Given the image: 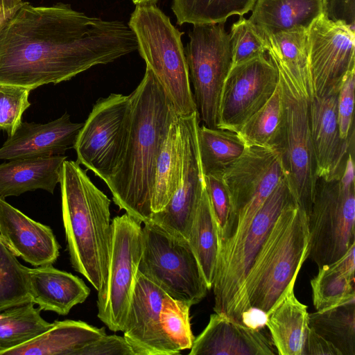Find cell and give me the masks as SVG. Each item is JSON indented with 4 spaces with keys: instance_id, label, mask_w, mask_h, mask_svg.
<instances>
[{
    "instance_id": "cell-15",
    "label": "cell",
    "mask_w": 355,
    "mask_h": 355,
    "mask_svg": "<svg viewBox=\"0 0 355 355\" xmlns=\"http://www.w3.org/2000/svg\"><path fill=\"white\" fill-rule=\"evenodd\" d=\"M200 122L197 112L179 116L182 158L180 183L166 206L153 214L149 220L171 236L187 241L205 187L198 144Z\"/></svg>"
},
{
    "instance_id": "cell-28",
    "label": "cell",
    "mask_w": 355,
    "mask_h": 355,
    "mask_svg": "<svg viewBox=\"0 0 355 355\" xmlns=\"http://www.w3.org/2000/svg\"><path fill=\"white\" fill-rule=\"evenodd\" d=\"M264 34L269 44L267 53L282 63L311 101L314 90L309 65L308 29L297 28Z\"/></svg>"
},
{
    "instance_id": "cell-31",
    "label": "cell",
    "mask_w": 355,
    "mask_h": 355,
    "mask_svg": "<svg viewBox=\"0 0 355 355\" xmlns=\"http://www.w3.org/2000/svg\"><path fill=\"white\" fill-rule=\"evenodd\" d=\"M188 242L198 260L208 290L213 286L219 247L218 232L205 187L190 230Z\"/></svg>"
},
{
    "instance_id": "cell-5",
    "label": "cell",
    "mask_w": 355,
    "mask_h": 355,
    "mask_svg": "<svg viewBox=\"0 0 355 355\" xmlns=\"http://www.w3.org/2000/svg\"><path fill=\"white\" fill-rule=\"evenodd\" d=\"M295 202L286 177L277 184L243 232L220 243L213 284L214 310L241 323V314L250 306L244 291L246 275L276 218Z\"/></svg>"
},
{
    "instance_id": "cell-11",
    "label": "cell",
    "mask_w": 355,
    "mask_h": 355,
    "mask_svg": "<svg viewBox=\"0 0 355 355\" xmlns=\"http://www.w3.org/2000/svg\"><path fill=\"white\" fill-rule=\"evenodd\" d=\"M111 224L108 275L97 291V316L111 331H123L142 252V227L140 220L126 212Z\"/></svg>"
},
{
    "instance_id": "cell-8",
    "label": "cell",
    "mask_w": 355,
    "mask_h": 355,
    "mask_svg": "<svg viewBox=\"0 0 355 355\" xmlns=\"http://www.w3.org/2000/svg\"><path fill=\"white\" fill-rule=\"evenodd\" d=\"M144 224L138 271L170 297L191 306L199 303L208 288L188 241L171 236L151 221Z\"/></svg>"
},
{
    "instance_id": "cell-1",
    "label": "cell",
    "mask_w": 355,
    "mask_h": 355,
    "mask_svg": "<svg viewBox=\"0 0 355 355\" xmlns=\"http://www.w3.org/2000/svg\"><path fill=\"white\" fill-rule=\"evenodd\" d=\"M137 49L123 21L88 16L64 3L24 2L0 20V84L31 90L55 85Z\"/></svg>"
},
{
    "instance_id": "cell-45",
    "label": "cell",
    "mask_w": 355,
    "mask_h": 355,
    "mask_svg": "<svg viewBox=\"0 0 355 355\" xmlns=\"http://www.w3.org/2000/svg\"><path fill=\"white\" fill-rule=\"evenodd\" d=\"M267 314L262 310L250 306L241 314V322L243 325L257 330H261L266 324Z\"/></svg>"
},
{
    "instance_id": "cell-29",
    "label": "cell",
    "mask_w": 355,
    "mask_h": 355,
    "mask_svg": "<svg viewBox=\"0 0 355 355\" xmlns=\"http://www.w3.org/2000/svg\"><path fill=\"white\" fill-rule=\"evenodd\" d=\"M284 124V107L279 81L274 93L266 103L252 115L236 132L245 146H257L281 151Z\"/></svg>"
},
{
    "instance_id": "cell-37",
    "label": "cell",
    "mask_w": 355,
    "mask_h": 355,
    "mask_svg": "<svg viewBox=\"0 0 355 355\" xmlns=\"http://www.w3.org/2000/svg\"><path fill=\"white\" fill-rule=\"evenodd\" d=\"M229 35L232 56L231 68L267 54L269 44L266 35L249 19L241 16L239 19L232 25Z\"/></svg>"
},
{
    "instance_id": "cell-14",
    "label": "cell",
    "mask_w": 355,
    "mask_h": 355,
    "mask_svg": "<svg viewBox=\"0 0 355 355\" xmlns=\"http://www.w3.org/2000/svg\"><path fill=\"white\" fill-rule=\"evenodd\" d=\"M279 79L268 54L231 68L221 91L217 128L237 132L270 99Z\"/></svg>"
},
{
    "instance_id": "cell-17",
    "label": "cell",
    "mask_w": 355,
    "mask_h": 355,
    "mask_svg": "<svg viewBox=\"0 0 355 355\" xmlns=\"http://www.w3.org/2000/svg\"><path fill=\"white\" fill-rule=\"evenodd\" d=\"M168 295L139 271L126 315L123 336L135 355H175L181 350L164 331L161 321Z\"/></svg>"
},
{
    "instance_id": "cell-30",
    "label": "cell",
    "mask_w": 355,
    "mask_h": 355,
    "mask_svg": "<svg viewBox=\"0 0 355 355\" xmlns=\"http://www.w3.org/2000/svg\"><path fill=\"white\" fill-rule=\"evenodd\" d=\"M178 121L171 125L157 159L151 198L153 214L166 206L180 183L182 158Z\"/></svg>"
},
{
    "instance_id": "cell-47",
    "label": "cell",
    "mask_w": 355,
    "mask_h": 355,
    "mask_svg": "<svg viewBox=\"0 0 355 355\" xmlns=\"http://www.w3.org/2000/svg\"><path fill=\"white\" fill-rule=\"evenodd\" d=\"M135 5L144 3H156L159 0H131Z\"/></svg>"
},
{
    "instance_id": "cell-35",
    "label": "cell",
    "mask_w": 355,
    "mask_h": 355,
    "mask_svg": "<svg viewBox=\"0 0 355 355\" xmlns=\"http://www.w3.org/2000/svg\"><path fill=\"white\" fill-rule=\"evenodd\" d=\"M257 0H172L177 24L225 23L230 17L252 10Z\"/></svg>"
},
{
    "instance_id": "cell-2",
    "label": "cell",
    "mask_w": 355,
    "mask_h": 355,
    "mask_svg": "<svg viewBox=\"0 0 355 355\" xmlns=\"http://www.w3.org/2000/svg\"><path fill=\"white\" fill-rule=\"evenodd\" d=\"M127 134L119 160L105 182L120 209L143 223L150 220L156 162L171 125L178 120L173 105L152 71L128 95Z\"/></svg>"
},
{
    "instance_id": "cell-18",
    "label": "cell",
    "mask_w": 355,
    "mask_h": 355,
    "mask_svg": "<svg viewBox=\"0 0 355 355\" xmlns=\"http://www.w3.org/2000/svg\"><path fill=\"white\" fill-rule=\"evenodd\" d=\"M338 94L309 102V127L317 178L340 179L345 171L354 136L340 137L337 113Z\"/></svg>"
},
{
    "instance_id": "cell-34",
    "label": "cell",
    "mask_w": 355,
    "mask_h": 355,
    "mask_svg": "<svg viewBox=\"0 0 355 355\" xmlns=\"http://www.w3.org/2000/svg\"><path fill=\"white\" fill-rule=\"evenodd\" d=\"M309 324L342 355H355V300L309 313Z\"/></svg>"
},
{
    "instance_id": "cell-12",
    "label": "cell",
    "mask_w": 355,
    "mask_h": 355,
    "mask_svg": "<svg viewBox=\"0 0 355 355\" xmlns=\"http://www.w3.org/2000/svg\"><path fill=\"white\" fill-rule=\"evenodd\" d=\"M130 108L129 96L112 93L98 99L73 146L77 155L76 162L105 182L122 152Z\"/></svg>"
},
{
    "instance_id": "cell-26",
    "label": "cell",
    "mask_w": 355,
    "mask_h": 355,
    "mask_svg": "<svg viewBox=\"0 0 355 355\" xmlns=\"http://www.w3.org/2000/svg\"><path fill=\"white\" fill-rule=\"evenodd\" d=\"M355 243L335 262L319 267L311 280L316 311L355 300Z\"/></svg>"
},
{
    "instance_id": "cell-40",
    "label": "cell",
    "mask_w": 355,
    "mask_h": 355,
    "mask_svg": "<svg viewBox=\"0 0 355 355\" xmlns=\"http://www.w3.org/2000/svg\"><path fill=\"white\" fill-rule=\"evenodd\" d=\"M205 188L216 222L219 244L228 237L234 218V210L222 174L204 175Z\"/></svg>"
},
{
    "instance_id": "cell-25",
    "label": "cell",
    "mask_w": 355,
    "mask_h": 355,
    "mask_svg": "<svg viewBox=\"0 0 355 355\" xmlns=\"http://www.w3.org/2000/svg\"><path fill=\"white\" fill-rule=\"evenodd\" d=\"M294 287L291 286L267 314L266 326L279 355H302L309 329L307 306L297 299Z\"/></svg>"
},
{
    "instance_id": "cell-3",
    "label": "cell",
    "mask_w": 355,
    "mask_h": 355,
    "mask_svg": "<svg viewBox=\"0 0 355 355\" xmlns=\"http://www.w3.org/2000/svg\"><path fill=\"white\" fill-rule=\"evenodd\" d=\"M59 184L71 263L98 291L108 275L111 200L74 161L64 162Z\"/></svg>"
},
{
    "instance_id": "cell-39",
    "label": "cell",
    "mask_w": 355,
    "mask_h": 355,
    "mask_svg": "<svg viewBox=\"0 0 355 355\" xmlns=\"http://www.w3.org/2000/svg\"><path fill=\"white\" fill-rule=\"evenodd\" d=\"M30 89L0 84V130L12 136L22 123L24 112L31 106Z\"/></svg>"
},
{
    "instance_id": "cell-6",
    "label": "cell",
    "mask_w": 355,
    "mask_h": 355,
    "mask_svg": "<svg viewBox=\"0 0 355 355\" xmlns=\"http://www.w3.org/2000/svg\"><path fill=\"white\" fill-rule=\"evenodd\" d=\"M138 49L178 116L197 112L180 32L156 3L136 5L128 24Z\"/></svg>"
},
{
    "instance_id": "cell-9",
    "label": "cell",
    "mask_w": 355,
    "mask_h": 355,
    "mask_svg": "<svg viewBox=\"0 0 355 355\" xmlns=\"http://www.w3.org/2000/svg\"><path fill=\"white\" fill-rule=\"evenodd\" d=\"M268 55L279 71L284 107V135L281 150L286 179L297 206L309 216L317 177L309 127V100L276 58Z\"/></svg>"
},
{
    "instance_id": "cell-44",
    "label": "cell",
    "mask_w": 355,
    "mask_h": 355,
    "mask_svg": "<svg viewBox=\"0 0 355 355\" xmlns=\"http://www.w3.org/2000/svg\"><path fill=\"white\" fill-rule=\"evenodd\" d=\"M302 355H342L330 342L309 327L302 351Z\"/></svg>"
},
{
    "instance_id": "cell-13",
    "label": "cell",
    "mask_w": 355,
    "mask_h": 355,
    "mask_svg": "<svg viewBox=\"0 0 355 355\" xmlns=\"http://www.w3.org/2000/svg\"><path fill=\"white\" fill-rule=\"evenodd\" d=\"M285 176L280 150L246 146L241 155L222 173L233 206V221L234 218H254Z\"/></svg>"
},
{
    "instance_id": "cell-43",
    "label": "cell",
    "mask_w": 355,
    "mask_h": 355,
    "mask_svg": "<svg viewBox=\"0 0 355 355\" xmlns=\"http://www.w3.org/2000/svg\"><path fill=\"white\" fill-rule=\"evenodd\" d=\"M322 14L329 20L355 31V0H323Z\"/></svg>"
},
{
    "instance_id": "cell-36",
    "label": "cell",
    "mask_w": 355,
    "mask_h": 355,
    "mask_svg": "<svg viewBox=\"0 0 355 355\" xmlns=\"http://www.w3.org/2000/svg\"><path fill=\"white\" fill-rule=\"evenodd\" d=\"M28 271L0 238V311L31 302Z\"/></svg>"
},
{
    "instance_id": "cell-16",
    "label": "cell",
    "mask_w": 355,
    "mask_h": 355,
    "mask_svg": "<svg viewBox=\"0 0 355 355\" xmlns=\"http://www.w3.org/2000/svg\"><path fill=\"white\" fill-rule=\"evenodd\" d=\"M307 41L314 96L338 94L347 73L355 69V31L322 14L309 26Z\"/></svg>"
},
{
    "instance_id": "cell-46",
    "label": "cell",
    "mask_w": 355,
    "mask_h": 355,
    "mask_svg": "<svg viewBox=\"0 0 355 355\" xmlns=\"http://www.w3.org/2000/svg\"><path fill=\"white\" fill-rule=\"evenodd\" d=\"M23 3L22 0H0V20L11 16Z\"/></svg>"
},
{
    "instance_id": "cell-10",
    "label": "cell",
    "mask_w": 355,
    "mask_h": 355,
    "mask_svg": "<svg viewBox=\"0 0 355 355\" xmlns=\"http://www.w3.org/2000/svg\"><path fill=\"white\" fill-rule=\"evenodd\" d=\"M184 49L193 98L200 121L217 128L218 107L225 80L230 70V35L225 23L194 24Z\"/></svg>"
},
{
    "instance_id": "cell-42",
    "label": "cell",
    "mask_w": 355,
    "mask_h": 355,
    "mask_svg": "<svg viewBox=\"0 0 355 355\" xmlns=\"http://www.w3.org/2000/svg\"><path fill=\"white\" fill-rule=\"evenodd\" d=\"M78 355H135L124 336L105 334L82 349Z\"/></svg>"
},
{
    "instance_id": "cell-21",
    "label": "cell",
    "mask_w": 355,
    "mask_h": 355,
    "mask_svg": "<svg viewBox=\"0 0 355 355\" xmlns=\"http://www.w3.org/2000/svg\"><path fill=\"white\" fill-rule=\"evenodd\" d=\"M189 355H274L272 343L261 330L249 328L224 313H213L195 338Z\"/></svg>"
},
{
    "instance_id": "cell-19",
    "label": "cell",
    "mask_w": 355,
    "mask_h": 355,
    "mask_svg": "<svg viewBox=\"0 0 355 355\" xmlns=\"http://www.w3.org/2000/svg\"><path fill=\"white\" fill-rule=\"evenodd\" d=\"M0 238L17 256L34 266L53 264L60 245L52 230L0 198Z\"/></svg>"
},
{
    "instance_id": "cell-41",
    "label": "cell",
    "mask_w": 355,
    "mask_h": 355,
    "mask_svg": "<svg viewBox=\"0 0 355 355\" xmlns=\"http://www.w3.org/2000/svg\"><path fill=\"white\" fill-rule=\"evenodd\" d=\"M355 69L345 76L338 93L337 113L340 137L349 139L354 136Z\"/></svg>"
},
{
    "instance_id": "cell-20",
    "label": "cell",
    "mask_w": 355,
    "mask_h": 355,
    "mask_svg": "<svg viewBox=\"0 0 355 355\" xmlns=\"http://www.w3.org/2000/svg\"><path fill=\"white\" fill-rule=\"evenodd\" d=\"M83 125L72 122L67 112L46 123L22 122L0 147V160L64 155Z\"/></svg>"
},
{
    "instance_id": "cell-24",
    "label": "cell",
    "mask_w": 355,
    "mask_h": 355,
    "mask_svg": "<svg viewBox=\"0 0 355 355\" xmlns=\"http://www.w3.org/2000/svg\"><path fill=\"white\" fill-rule=\"evenodd\" d=\"M105 334L104 327L83 321H55L45 332L3 355H78L82 349Z\"/></svg>"
},
{
    "instance_id": "cell-23",
    "label": "cell",
    "mask_w": 355,
    "mask_h": 355,
    "mask_svg": "<svg viewBox=\"0 0 355 355\" xmlns=\"http://www.w3.org/2000/svg\"><path fill=\"white\" fill-rule=\"evenodd\" d=\"M67 156L13 159L0 164V198L42 189L53 193Z\"/></svg>"
},
{
    "instance_id": "cell-32",
    "label": "cell",
    "mask_w": 355,
    "mask_h": 355,
    "mask_svg": "<svg viewBox=\"0 0 355 355\" xmlns=\"http://www.w3.org/2000/svg\"><path fill=\"white\" fill-rule=\"evenodd\" d=\"M198 144L204 175L222 174L246 147L236 132L203 124L198 128Z\"/></svg>"
},
{
    "instance_id": "cell-27",
    "label": "cell",
    "mask_w": 355,
    "mask_h": 355,
    "mask_svg": "<svg viewBox=\"0 0 355 355\" xmlns=\"http://www.w3.org/2000/svg\"><path fill=\"white\" fill-rule=\"evenodd\" d=\"M323 0H257L249 19L266 33L304 28L322 14Z\"/></svg>"
},
{
    "instance_id": "cell-22",
    "label": "cell",
    "mask_w": 355,
    "mask_h": 355,
    "mask_svg": "<svg viewBox=\"0 0 355 355\" xmlns=\"http://www.w3.org/2000/svg\"><path fill=\"white\" fill-rule=\"evenodd\" d=\"M28 274L31 302L41 311L65 315L90 293L82 279L51 265L29 268Z\"/></svg>"
},
{
    "instance_id": "cell-38",
    "label": "cell",
    "mask_w": 355,
    "mask_h": 355,
    "mask_svg": "<svg viewBox=\"0 0 355 355\" xmlns=\"http://www.w3.org/2000/svg\"><path fill=\"white\" fill-rule=\"evenodd\" d=\"M190 308L189 304L166 295L161 311L163 329L181 351L190 349L195 339L190 323Z\"/></svg>"
},
{
    "instance_id": "cell-7",
    "label": "cell",
    "mask_w": 355,
    "mask_h": 355,
    "mask_svg": "<svg viewBox=\"0 0 355 355\" xmlns=\"http://www.w3.org/2000/svg\"><path fill=\"white\" fill-rule=\"evenodd\" d=\"M354 148L340 179H317L308 216L309 257L317 266L332 263L355 243V173Z\"/></svg>"
},
{
    "instance_id": "cell-4",
    "label": "cell",
    "mask_w": 355,
    "mask_h": 355,
    "mask_svg": "<svg viewBox=\"0 0 355 355\" xmlns=\"http://www.w3.org/2000/svg\"><path fill=\"white\" fill-rule=\"evenodd\" d=\"M309 252L308 216L292 202L276 218L246 275L244 291L250 306L268 314L295 286Z\"/></svg>"
},
{
    "instance_id": "cell-33",
    "label": "cell",
    "mask_w": 355,
    "mask_h": 355,
    "mask_svg": "<svg viewBox=\"0 0 355 355\" xmlns=\"http://www.w3.org/2000/svg\"><path fill=\"white\" fill-rule=\"evenodd\" d=\"M40 311L32 302L0 311V355L34 339L52 325Z\"/></svg>"
}]
</instances>
